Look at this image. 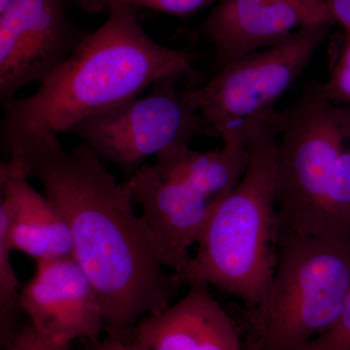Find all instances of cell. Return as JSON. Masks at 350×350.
<instances>
[{
  "label": "cell",
  "instance_id": "6da1fadb",
  "mask_svg": "<svg viewBox=\"0 0 350 350\" xmlns=\"http://www.w3.org/2000/svg\"><path fill=\"white\" fill-rule=\"evenodd\" d=\"M11 169L38 179L63 215L73 258L96 290L107 337L126 340L138 319L172 305L182 282L169 255L120 184L85 144L64 150L57 135L25 140L7 153Z\"/></svg>",
  "mask_w": 350,
  "mask_h": 350
},
{
  "label": "cell",
  "instance_id": "7a4b0ae2",
  "mask_svg": "<svg viewBox=\"0 0 350 350\" xmlns=\"http://www.w3.org/2000/svg\"><path fill=\"white\" fill-rule=\"evenodd\" d=\"M182 77L198 78L192 55L155 42L140 25L137 9L116 7L36 93L1 103V150L6 155L31 138L69 133L157 82Z\"/></svg>",
  "mask_w": 350,
  "mask_h": 350
},
{
  "label": "cell",
  "instance_id": "3957f363",
  "mask_svg": "<svg viewBox=\"0 0 350 350\" xmlns=\"http://www.w3.org/2000/svg\"><path fill=\"white\" fill-rule=\"evenodd\" d=\"M265 123L278 135V237L350 243V107L332 103L323 83L312 80Z\"/></svg>",
  "mask_w": 350,
  "mask_h": 350
},
{
  "label": "cell",
  "instance_id": "277c9868",
  "mask_svg": "<svg viewBox=\"0 0 350 350\" xmlns=\"http://www.w3.org/2000/svg\"><path fill=\"white\" fill-rule=\"evenodd\" d=\"M278 135L267 123L248 137V163L238 185L207 223L198 250L177 278L204 284L256 306L268 291L278 259Z\"/></svg>",
  "mask_w": 350,
  "mask_h": 350
},
{
  "label": "cell",
  "instance_id": "5b68a950",
  "mask_svg": "<svg viewBox=\"0 0 350 350\" xmlns=\"http://www.w3.org/2000/svg\"><path fill=\"white\" fill-rule=\"evenodd\" d=\"M350 290V243L278 237L273 280L250 310V350H299L337 321Z\"/></svg>",
  "mask_w": 350,
  "mask_h": 350
},
{
  "label": "cell",
  "instance_id": "8992f818",
  "mask_svg": "<svg viewBox=\"0 0 350 350\" xmlns=\"http://www.w3.org/2000/svg\"><path fill=\"white\" fill-rule=\"evenodd\" d=\"M331 25L306 27L291 36L220 68L204 86L184 92L190 107L209 122L224 146L247 148L251 131L265 123L312 61Z\"/></svg>",
  "mask_w": 350,
  "mask_h": 350
},
{
  "label": "cell",
  "instance_id": "52a82bcc",
  "mask_svg": "<svg viewBox=\"0 0 350 350\" xmlns=\"http://www.w3.org/2000/svg\"><path fill=\"white\" fill-rule=\"evenodd\" d=\"M176 79L155 83L150 93L94 115L71 129L103 162L135 174L147 159L198 135L219 137L204 116L175 89Z\"/></svg>",
  "mask_w": 350,
  "mask_h": 350
},
{
  "label": "cell",
  "instance_id": "ba28073f",
  "mask_svg": "<svg viewBox=\"0 0 350 350\" xmlns=\"http://www.w3.org/2000/svg\"><path fill=\"white\" fill-rule=\"evenodd\" d=\"M88 34L66 0H13L0 13V101L47 79Z\"/></svg>",
  "mask_w": 350,
  "mask_h": 350
},
{
  "label": "cell",
  "instance_id": "9c48e42d",
  "mask_svg": "<svg viewBox=\"0 0 350 350\" xmlns=\"http://www.w3.org/2000/svg\"><path fill=\"white\" fill-rule=\"evenodd\" d=\"M323 24H336L326 0H219L199 33L213 44L222 68L303 27Z\"/></svg>",
  "mask_w": 350,
  "mask_h": 350
},
{
  "label": "cell",
  "instance_id": "30bf717a",
  "mask_svg": "<svg viewBox=\"0 0 350 350\" xmlns=\"http://www.w3.org/2000/svg\"><path fill=\"white\" fill-rule=\"evenodd\" d=\"M126 184L133 202L142 206V217L169 255L172 273L178 275L219 202L187 177L156 162L142 165Z\"/></svg>",
  "mask_w": 350,
  "mask_h": 350
},
{
  "label": "cell",
  "instance_id": "8fae6325",
  "mask_svg": "<svg viewBox=\"0 0 350 350\" xmlns=\"http://www.w3.org/2000/svg\"><path fill=\"white\" fill-rule=\"evenodd\" d=\"M20 306L32 326L57 342H96L105 332L98 294L73 257L36 262Z\"/></svg>",
  "mask_w": 350,
  "mask_h": 350
},
{
  "label": "cell",
  "instance_id": "7c38bea8",
  "mask_svg": "<svg viewBox=\"0 0 350 350\" xmlns=\"http://www.w3.org/2000/svg\"><path fill=\"white\" fill-rule=\"evenodd\" d=\"M133 327L130 340L149 350H243L231 317L204 284Z\"/></svg>",
  "mask_w": 350,
  "mask_h": 350
},
{
  "label": "cell",
  "instance_id": "4fadbf2b",
  "mask_svg": "<svg viewBox=\"0 0 350 350\" xmlns=\"http://www.w3.org/2000/svg\"><path fill=\"white\" fill-rule=\"evenodd\" d=\"M0 221L9 243L36 262L73 257L72 239L63 215L25 175L0 165Z\"/></svg>",
  "mask_w": 350,
  "mask_h": 350
},
{
  "label": "cell",
  "instance_id": "5bb4252c",
  "mask_svg": "<svg viewBox=\"0 0 350 350\" xmlns=\"http://www.w3.org/2000/svg\"><path fill=\"white\" fill-rule=\"evenodd\" d=\"M13 251L6 225L0 221V337L2 345L7 344L19 330L18 319L22 312L19 282L11 259Z\"/></svg>",
  "mask_w": 350,
  "mask_h": 350
},
{
  "label": "cell",
  "instance_id": "9a60e30c",
  "mask_svg": "<svg viewBox=\"0 0 350 350\" xmlns=\"http://www.w3.org/2000/svg\"><path fill=\"white\" fill-rule=\"evenodd\" d=\"M78 6L89 14L109 13L116 7L129 6L187 18L195 15L219 0H75Z\"/></svg>",
  "mask_w": 350,
  "mask_h": 350
},
{
  "label": "cell",
  "instance_id": "2e32d148",
  "mask_svg": "<svg viewBox=\"0 0 350 350\" xmlns=\"http://www.w3.org/2000/svg\"><path fill=\"white\" fill-rule=\"evenodd\" d=\"M324 94L334 105L350 107V32L344 31L330 44L329 79Z\"/></svg>",
  "mask_w": 350,
  "mask_h": 350
},
{
  "label": "cell",
  "instance_id": "e0dca14e",
  "mask_svg": "<svg viewBox=\"0 0 350 350\" xmlns=\"http://www.w3.org/2000/svg\"><path fill=\"white\" fill-rule=\"evenodd\" d=\"M299 350H350V290L335 324Z\"/></svg>",
  "mask_w": 350,
  "mask_h": 350
},
{
  "label": "cell",
  "instance_id": "ac0fdd59",
  "mask_svg": "<svg viewBox=\"0 0 350 350\" xmlns=\"http://www.w3.org/2000/svg\"><path fill=\"white\" fill-rule=\"evenodd\" d=\"M4 350H70V344L57 342L29 324L16 332Z\"/></svg>",
  "mask_w": 350,
  "mask_h": 350
},
{
  "label": "cell",
  "instance_id": "d6986e66",
  "mask_svg": "<svg viewBox=\"0 0 350 350\" xmlns=\"http://www.w3.org/2000/svg\"><path fill=\"white\" fill-rule=\"evenodd\" d=\"M86 350H149L135 340L107 337L105 340L90 342Z\"/></svg>",
  "mask_w": 350,
  "mask_h": 350
},
{
  "label": "cell",
  "instance_id": "ffe728a7",
  "mask_svg": "<svg viewBox=\"0 0 350 350\" xmlns=\"http://www.w3.org/2000/svg\"><path fill=\"white\" fill-rule=\"evenodd\" d=\"M336 24L350 32V0H326Z\"/></svg>",
  "mask_w": 350,
  "mask_h": 350
},
{
  "label": "cell",
  "instance_id": "44dd1931",
  "mask_svg": "<svg viewBox=\"0 0 350 350\" xmlns=\"http://www.w3.org/2000/svg\"><path fill=\"white\" fill-rule=\"evenodd\" d=\"M12 1L13 0H0V13L3 12Z\"/></svg>",
  "mask_w": 350,
  "mask_h": 350
}]
</instances>
